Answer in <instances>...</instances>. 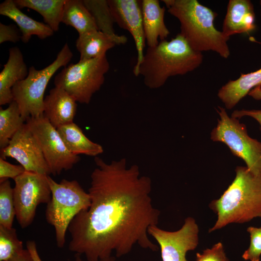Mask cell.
I'll return each instance as SVG.
<instances>
[{
    "label": "cell",
    "instance_id": "obj_10",
    "mask_svg": "<svg viewBox=\"0 0 261 261\" xmlns=\"http://www.w3.org/2000/svg\"><path fill=\"white\" fill-rule=\"evenodd\" d=\"M36 140L54 175L72 168L80 160L67 148L57 130L44 115L29 117L26 121Z\"/></svg>",
    "mask_w": 261,
    "mask_h": 261
},
{
    "label": "cell",
    "instance_id": "obj_34",
    "mask_svg": "<svg viewBox=\"0 0 261 261\" xmlns=\"http://www.w3.org/2000/svg\"><path fill=\"white\" fill-rule=\"evenodd\" d=\"M14 261H33L27 249L23 251L15 258Z\"/></svg>",
    "mask_w": 261,
    "mask_h": 261
},
{
    "label": "cell",
    "instance_id": "obj_13",
    "mask_svg": "<svg viewBox=\"0 0 261 261\" xmlns=\"http://www.w3.org/2000/svg\"><path fill=\"white\" fill-rule=\"evenodd\" d=\"M115 23L132 36L137 53L133 67L135 76H139V67L144 57L145 39L143 24L141 0H107Z\"/></svg>",
    "mask_w": 261,
    "mask_h": 261
},
{
    "label": "cell",
    "instance_id": "obj_12",
    "mask_svg": "<svg viewBox=\"0 0 261 261\" xmlns=\"http://www.w3.org/2000/svg\"><path fill=\"white\" fill-rule=\"evenodd\" d=\"M0 157L15 159L26 171L51 174L41 149L26 123L1 150Z\"/></svg>",
    "mask_w": 261,
    "mask_h": 261
},
{
    "label": "cell",
    "instance_id": "obj_19",
    "mask_svg": "<svg viewBox=\"0 0 261 261\" xmlns=\"http://www.w3.org/2000/svg\"><path fill=\"white\" fill-rule=\"evenodd\" d=\"M250 41L261 44L251 37ZM261 85V68L258 70L241 73L240 77L234 80H230L218 90V96L229 109L233 108L250 91Z\"/></svg>",
    "mask_w": 261,
    "mask_h": 261
},
{
    "label": "cell",
    "instance_id": "obj_17",
    "mask_svg": "<svg viewBox=\"0 0 261 261\" xmlns=\"http://www.w3.org/2000/svg\"><path fill=\"white\" fill-rule=\"evenodd\" d=\"M141 9L145 42L148 47L155 46L170 33L164 22L165 8L159 0H142Z\"/></svg>",
    "mask_w": 261,
    "mask_h": 261
},
{
    "label": "cell",
    "instance_id": "obj_22",
    "mask_svg": "<svg viewBox=\"0 0 261 261\" xmlns=\"http://www.w3.org/2000/svg\"><path fill=\"white\" fill-rule=\"evenodd\" d=\"M83 2L93 17L99 31L111 38L117 45L126 44L128 38L115 32V22L107 0H83Z\"/></svg>",
    "mask_w": 261,
    "mask_h": 261
},
{
    "label": "cell",
    "instance_id": "obj_5",
    "mask_svg": "<svg viewBox=\"0 0 261 261\" xmlns=\"http://www.w3.org/2000/svg\"><path fill=\"white\" fill-rule=\"evenodd\" d=\"M48 180L51 198L47 204L45 219L54 228L57 246L62 248L72 219L90 206V196L75 180L63 179L58 183L48 175Z\"/></svg>",
    "mask_w": 261,
    "mask_h": 261
},
{
    "label": "cell",
    "instance_id": "obj_24",
    "mask_svg": "<svg viewBox=\"0 0 261 261\" xmlns=\"http://www.w3.org/2000/svg\"><path fill=\"white\" fill-rule=\"evenodd\" d=\"M62 23L74 28L79 34L98 30L83 0H66Z\"/></svg>",
    "mask_w": 261,
    "mask_h": 261
},
{
    "label": "cell",
    "instance_id": "obj_1",
    "mask_svg": "<svg viewBox=\"0 0 261 261\" xmlns=\"http://www.w3.org/2000/svg\"><path fill=\"white\" fill-rule=\"evenodd\" d=\"M88 193L89 208L80 212L68 228L69 249L87 261L129 253L134 246L157 251L149 239V228L158 225L160 211L150 196V178L140 175L139 168L127 167L126 160L108 163L95 157Z\"/></svg>",
    "mask_w": 261,
    "mask_h": 261
},
{
    "label": "cell",
    "instance_id": "obj_23",
    "mask_svg": "<svg viewBox=\"0 0 261 261\" xmlns=\"http://www.w3.org/2000/svg\"><path fill=\"white\" fill-rule=\"evenodd\" d=\"M19 8L31 9L41 14L54 32L59 29L66 0H14Z\"/></svg>",
    "mask_w": 261,
    "mask_h": 261
},
{
    "label": "cell",
    "instance_id": "obj_26",
    "mask_svg": "<svg viewBox=\"0 0 261 261\" xmlns=\"http://www.w3.org/2000/svg\"><path fill=\"white\" fill-rule=\"evenodd\" d=\"M23 250L16 230L0 225V261H14Z\"/></svg>",
    "mask_w": 261,
    "mask_h": 261
},
{
    "label": "cell",
    "instance_id": "obj_35",
    "mask_svg": "<svg viewBox=\"0 0 261 261\" xmlns=\"http://www.w3.org/2000/svg\"><path fill=\"white\" fill-rule=\"evenodd\" d=\"M248 95L255 100H261V85L251 89Z\"/></svg>",
    "mask_w": 261,
    "mask_h": 261
},
{
    "label": "cell",
    "instance_id": "obj_25",
    "mask_svg": "<svg viewBox=\"0 0 261 261\" xmlns=\"http://www.w3.org/2000/svg\"><path fill=\"white\" fill-rule=\"evenodd\" d=\"M19 107L15 101L4 109L0 108V147H6L14 134L26 123Z\"/></svg>",
    "mask_w": 261,
    "mask_h": 261
},
{
    "label": "cell",
    "instance_id": "obj_4",
    "mask_svg": "<svg viewBox=\"0 0 261 261\" xmlns=\"http://www.w3.org/2000/svg\"><path fill=\"white\" fill-rule=\"evenodd\" d=\"M235 173L228 188L209 205L218 215L209 232L231 223H242L261 217V175H256L243 166H237Z\"/></svg>",
    "mask_w": 261,
    "mask_h": 261
},
{
    "label": "cell",
    "instance_id": "obj_33",
    "mask_svg": "<svg viewBox=\"0 0 261 261\" xmlns=\"http://www.w3.org/2000/svg\"><path fill=\"white\" fill-rule=\"evenodd\" d=\"M26 246L27 249L30 253L33 261H43L39 254L35 241L32 240L27 241Z\"/></svg>",
    "mask_w": 261,
    "mask_h": 261
},
{
    "label": "cell",
    "instance_id": "obj_31",
    "mask_svg": "<svg viewBox=\"0 0 261 261\" xmlns=\"http://www.w3.org/2000/svg\"><path fill=\"white\" fill-rule=\"evenodd\" d=\"M21 40L20 30L14 25L0 23V44L6 42L16 43Z\"/></svg>",
    "mask_w": 261,
    "mask_h": 261
},
{
    "label": "cell",
    "instance_id": "obj_9",
    "mask_svg": "<svg viewBox=\"0 0 261 261\" xmlns=\"http://www.w3.org/2000/svg\"><path fill=\"white\" fill-rule=\"evenodd\" d=\"M48 175L25 171L14 179L15 217L22 228H26L32 223L39 204H47L51 200Z\"/></svg>",
    "mask_w": 261,
    "mask_h": 261
},
{
    "label": "cell",
    "instance_id": "obj_32",
    "mask_svg": "<svg viewBox=\"0 0 261 261\" xmlns=\"http://www.w3.org/2000/svg\"><path fill=\"white\" fill-rule=\"evenodd\" d=\"M245 116H248L256 120L260 125L261 131V110H236L231 115V117L237 119Z\"/></svg>",
    "mask_w": 261,
    "mask_h": 261
},
{
    "label": "cell",
    "instance_id": "obj_6",
    "mask_svg": "<svg viewBox=\"0 0 261 261\" xmlns=\"http://www.w3.org/2000/svg\"><path fill=\"white\" fill-rule=\"evenodd\" d=\"M73 57L68 44H65L56 59L41 70L34 66L29 69L27 76L17 82L13 87V101L19 108L21 116L26 119L44 115V94L54 74L61 67H66Z\"/></svg>",
    "mask_w": 261,
    "mask_h": 261
},
{
    "label": "cell",
    "instance_id": "obj_29",
    "mask_svg": "<svg viewBox=\"0 0 261 261\" xmlns=\"http://www.w3.org/2000/svg\"><path fill=\"white\" fill-rule=\"evenodd\" d=\"M196 261H229V260L222 243L219 242L211 248L203 250L202 254L197 253Z\"/></svg>",
    "mask_w": 261,
    "mask_h": 261
},
{
    "label": "cell",
    "instance_id": "obj_20",
    "mask_svg": "<svg viewBox=\"0 0 261 261\" xmlns=\"http://www.w3.org/2000/svg\"><path fill=\"white\" fill-rule=\"evenodd\" d=\"M57 130L67 148L74 155L95 157L103 152L102 146L90 140L74 122L60 126Z\"/></svg>",
    "mask_w": 261,
    "mask_h": 261
},
{
    "label": "cell",
    "instance_id": "obj_21",
    "mask_svg": "<svg viewBox=\"0 0 261 261\" xmlns=\"http://www.w3.org/2000/svg\"><path fill=\"white\" fill-rule=\"evenodd\" d=\"M116 45V43L111 38L99 30L79 34L75 42L81 61L100 57Z\"/></svg>",
    "mask_w": 261,
    "mask_h": 261
},
{
    "label": "cell",
    "instance_id": "obj_15",
    "mask_svg": "<svg viewBox=\"0 0 261 261\" xmlns=\"http://www.w3.org/2000/svg\"><path fill=\"white\" fill-rule=\"evenodd\" d=\"M254 6L249 0H230L223 20L222 32L231 36L248 33L256 29Z\"/></svg>",
    "mask_w": 261,
    "mask_h": 261
},
{
    "label": "cell",
    "instance_id": "obj_30",
    "mask_svg": "<svg viewBox=\"0 0 261 261\" xmlns=\"http://www.w3.org/2000/svg\"><path fill=\"white\" fill-rule=\"evenodd\" d=\"M25 171L22 165L11 164L0 158V180L9 178L14 179Z\"/></svg>",
    "mask_w": 261,
    "mask_h": 261
},
{
    "label": "cell",
    "instance_id": "obj_3",
    "mask_svg": "<svg viewBox=\"0 0 261 261\" xmlns=\"http://www.w3.org/2000/svg\"><path fill=\"white\" fill-rule=\"evenodd\" d=\"M170 14L180 24V34L194 50L212 51L227 58L230 38L215 27L217 14L197 0H163Z\"/></svg>",
    "mask_w": 261,
    "mask_h": 261
},
{
    "label": "cell",
    "instance_id": "obj_27",
    "mask_svg": "<svg viewBox=\"0 0 261 261\" xmlns=\"http://www.w3.org/2000/svg\"><path fill=\"white\" fill-rule=\"evenodd\" d=\"M15 217L13 188L8 179L0 180V225L12 228Z\"/></svg>",
    "mask_w": 261,
    "mask_h": 261
},
{
    "label": "cell",
    "instance_id": "obj_28",
    "mask_svg": "<svg viewBox=\"0 0 261 261\" xmlns=\"http://www.w3.org/2000/svg\"><path fill=\"white\" fill-rule=\"evenodd\" d=\"M247 231L250 233V243L248 248L242 255L245 260L260 261L261 255V228L249 227Z\"/></svg>",
    "mask_w": 261,
    "mask_h": 261
},
{
    "label": "cell",
    "instance_id": "obj_14",
    "mask_svg": "<svg viewBox=\"0 0 261 261\" xmlns=\"http://www.w3.org/2000/svg\"><path fill=\"white\" fill-rule=\"evenodd\" d=\"M64 89L55 87L44 100V116L56 129L73 122L77 103Z\"/></svg>",
    "mask_w": 261,
    "mask_h": 261
},
{
    "label": "cell",
    "instance_id": "obj_16",
    "mask_svg": "<svg viewBox=\"0 0 261 261\" xmlns=\"http://www.w3.org/2000/svg\"><path fill=\"white\" fill-rule=\"evenodd\" d=\"M29 70L20 49L16 46L9 49L7 62L0 73V105L10 104L13 101L12 89L18 81L28 75Z\"/></svg>",
    "mask_w": 261,
    "mask_h": 261
},
{
    "label": "cell",
    "instance_id": "obj_36",
    "mask_svg": "<svg viewBox=\"0 0 261 261\" xmlns=\"http://www.w3.org/2000/svg\"><path fill=\"white\" fill-rule=\"evenodd\" d=\"M74 261H85L81 258V255L76 254L74 256ZM98 261H116L115 257L114 256H110L105 258H103L99 260Z\"/></svg>",
    "mask_w": 261,
    "mask_h": 261
},
{
    "label": "cell",
    "instance_id": "obj_2",
    "mask_svg": "<svg viewBox=\"0 0 261 261\" xmlns=\"http://www.w3.org/2000/svg\"><path fill=\"white\" fill-rule=\"evenodd\" d=\"M203 60L202 53L192 49L179 33L170 41H160L148 47L139 67V75L150 89L163 86L168 79L185 75L198 68Z\"/></svg>",
    "mask_w": 261,
    "mask_h": 261
},
{
    "label": "cell",
    "instance_id": "obj_37",
    "mask_svg": "<svg viewBox=\"0 0 261 261\" xmlns=\"http://www.w3.org/2000/svg\"><path fill=\"white\" fill-rule=\"evenodd\" d=\"M260 5H261V0L260 1Z\"/></svg>",
    "mask_w": 261,
    "mask_h": 261
},
{
    "label": "cell",
    "instance_id": "obj_11",
    "mask_svg": "<svg viewBox=\"0 0 261 261\" xmlns=\"http://www.w3.org/2000/svg\"><path fill=\"white\" fill-rule=\"evenodd\" d=\"M148 232L159 245L162 261H188L187 253L194 250L198 244L199 228L191 217L186 218L177 231H167L154 225Z\"/></svg>",
    "mask_w": 261,
    "mask_h": 261
},
{
    "label": "cell",
    "instance_id": "obj_8",
    "mask_svg": "<svg viewBox=\"0 0 261 261\" xmlns=\"http://www.w3.org/2000/svg\"><path fill=\"white\" fill-rule=\"evenodd\" d=\"M220 119L211 133L214 142L225 144L235 156L242 159L254 174L261 175V142L250 137L246 125L230 117L225 109L218 106Z\"/></svg>",
    "mask_w": 261,
    "mask_h": 261
},
{
    "label": "cell",
    "instance_id": "obj_7",
    "mask_svg": "<svg viewBox=\"0 0 261 261\" xmlns=\"http://www.w3.org/2000/svg\"><path fill=\"white\" fill-rule=\"evenodd\" d=\"M110 69L106 54L64 67L55 76V87L65 90L76 102L88 104L103 84Z\"/></svg>",
    "mask_w": 261,
    "mask_h": 261
},
{
    "label": "cell",
    "instance_id": "obj_18",
    "mask_svg": "<svg viewBox=\"0 0 261 261\" xmlns=\"http://www.w3.org/2000/svg\"><path fill=\"white\" fill-rule=\"evenodd\" d=\"M0 14L13 20L18 27L21 41L28 43L32 35L40 39L52 36L54 31L46 24L36 21L23 13L14 0H5L0 4Z\"/></svg>",
    "mask_w": 261,
    "mask_h": 261
}]
</instances>
